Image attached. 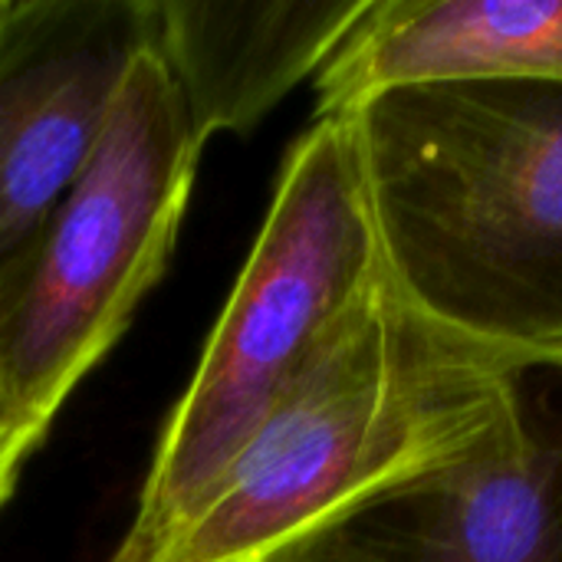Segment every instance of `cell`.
Returning <instances> with one entry per match:
<instances>
[{"mask_svg":"<svg viewBox=\"0 0 562 562\" xmlns=\"http://www.w3.org/2000/svg\"><path fill=\"white\" fill-rule=\"evenodd\" d=\"M352 119L398 296L481 349L562 372V82L402 86Z\"/></svg>","mask_w":562,"mask_h":562,"instance_id":"cell-1","label":"cell"},{"mask_svg":"<svg viewBox=\"0 0 562 562\" xmlns=\"http://www.w3.org/2000/svg\"><path fill=\"white\" fill-rule=\"evenodd\" d=\"M148 46L151 0H0V270L86 171Z\"/></svg>","mask_w":562,"mask_h":562,"instance_id":"cell-5","label":"cell"},{"mask_svg":"<svg viewBox=\"0 0 562 562\" xmlns=\"http://www.w3.org/2000/svg\"><path fill=\"white\" fill-rule=\"evenodd\" d=\"M283 562H562V412L524 395L471 454L352 510Z\"/></svg>","mask_w":562,"mask_h":562,"instance_id":"cell-6","label":"cell"},{"mask_svg":"<svg viewBox=\"0 0 562 562\" xmlns=\"http://www.w3.org/2000/svg\"><path fill=\"white\" fill-rule=\"evenodd\" d=\"M461 79L562 82V0H372L316 72V119Z\"/></svg>","mask_w":562,"mask_h":562,"instance_id":"cell-7","label":"cell"},{"mask_svg":"<svg viewBox=\"0 0 562 562\" xmlns=\"http://www.w3.org/2000/svg\"><path fill=\"white\" fill-rule=\"evenodd\" d=\"M389 283L352 115L316 119L286 151L267 221L158 438L109 562H148L273 405Z\"/></svg>","mask_w":562,"mask_h":562,"instance_id":"cell-3","label":"cell"},{"mask_svg":"<svg viewBox=\"0 0 562 562\" xmlns=\"http://www.w3.org/2000/svg\"><path fill=\"white\" fill-rule=\"evenodd\" d=\"M201 148L161 53L148 46L86 171L0 270V389L43 431L161 280Z\"/></svg>","mask_w":562,"mask_h":562,"instance_id":"cell-4","label":"cell"},{"mask_svg":"<svg viewBox=\"0 0 562 562\" xmlns=\"http://www.w3.org/2000/svg\"><path fill=\"white\" fill-rule=\"evenodd\" d=\"M43 438H46V431L40 425H33L10 402V395L0 389V510L10 501L13 487H16L23 461L40 448Z\"/></svg>","mask_w":562,"mask_h":562,"instance_id":"cell-9","label":"cell"},{"mask_svg":"<svg viewBox=\"0 0 562 562\" xmlns=\"http://www.w3.org/2000/svg\"><path fill=\"white\" fill-rule=\"evenodd\" d=\"M372 0H151L161 53L201 142L250 132L316 76Z\"/></svg>","mask_w":562,"mask_h":562,"instance_id":"cell-8","label":"cell"},{"mask_svg":"<svg viewBox=\"0 0 562 562\" xmlns=\"http://www.w3.org/2000/svg\"><path fill=\"white\" fill-rule=\"evenodd\" d=\"M533 372L431 323L389 280L148 562H283L352 510L471 454Z\"/></svg>","mask_w":562,"mask_h":562,"instance_id":"cell-2","label":"cell"}]
</instances>
